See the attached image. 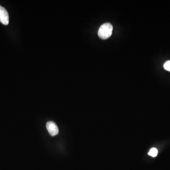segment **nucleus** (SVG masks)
Instances as JSON below:
<instances>
[{"label": "nucleus", "mask_w": 170, "mask_h": 170, "mask_svg": "<svg viewBox=\"0 0 170 170\" xmlns=\"http://www.w3.org/2000/svg\"><path fill=\"white\" fill-rule=\"evenodd\" d=\"M0 22L4 25H8L9 23V16L7 10L0 5Z\"/></svg>", "instance_id": "7ed1b4c3"}, {"label": "nucleus", "mask_w": 170, "mask_h": 170, "mask_svg": "<svg viewBox=\"0 0 170 170\" xmlns=\"http://www.w3.org/2000/svg\"><path fill=\"white\" fill-rule=\"evenodd\" d=\"M113 27L110 23H106L102 24L99 28L98 35L99 38L103 39H108L112 34Z\"/></svg>", "instance_id": "f257e3e1"}, {"label": "nucleus", "mask_w": 170, "mask_h": 170, "mask_svg": "<svg viewBox=\"0 0 170 170\" xmlns=\"http://www.w3.org/2000/svg\"><path fill=\"white\" fill-rule=\"evenodd\" d=\"M163 67L165 70L170 72V61H166L163 65Z\"/></svg>", "instance_id": "39448f33"}, {"label": "nucleus", "mask_w": 170, "mask_h": 170, "mask_svg": "<svg viewBox=\"0 0 170 170\" xmlns=\"http://www.w3.org/2000/svg\"><path fill=\"white\" fill-rule=\"evenodd\" d=\"M158 154V150L157 148H152L150 149L149 152H148V155L151 156V157H157Z\"/></svg>", "instance_id": "20e7f679"}, {"label": "nucleus", "mask_w": 170, "mask_h": 170, "mask_svg": "<svg viewBox=\"0 0 170 170\" xmlns=\"http://www.w3.org/2000/svg\"><path fill=\"white\" fill-rule=\"evenodd\" d=\"M46 128L48 132L52 136H54L59 133L58 126L54 121H48L46 124Z\"/></svg>", "instance_id": "f03ea898"}]
</instances>
